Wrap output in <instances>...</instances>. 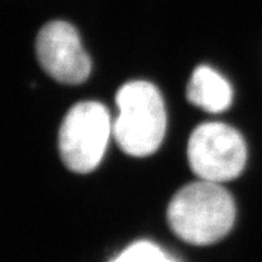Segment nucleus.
<instances>
[{
  "instance_id": "3",
  "label": "nucleus",
  "mask_w": 262,
  "mask_h": 262,
  "mask_svg": "<svg viewBox=\"0 0 262 262\" xmlns=\"http://www.w3.org/2000/svg\"><path fill=\"white\" fill-rule=\"evenodd\" d=\"M113 124L106 107L98 102H80L67 113L59 131V151L71 171L86 174L100 163Z\"/></svg>"
},
{
  "instance_id": "5",
  "label": "nucleus",
  "mask_w": 262,
  "mask_h": 262,
  "mask_svg": "<svg viewBox=\"0 0 262 262\" xmlns=\"http://www.w3.org/2000/svg\"><path fill=\"white\" fill-rule=\"evenodd\" d=\"M36 55L41 69L64 84H79L89 78L91 62L75 28L66 21H51L36 38Z\"/></svg>"
},
{
  "instance_id": "4",
  "label": "nucleus",
  "mask_w": 262,
  "mask_h": 262,
  "mask_svg": "<svg viewBox=\"0 0 262 262\" xmlns=\"http://www.w3.org/2000/svg\"><path fill=\"white\" fill-rule=\"evenodd\" d=\"M246 157L242 135L228 124L209 122L190 135L187 158L201 181L221 183L234 180L245 167Z\"/></svg>"
},
{
  "instance_id": "2",
  "label": "nucleus",
  "mask_w": 262,
  "mask_h": 262,
  "mask_svg": "<svg viewBox=\"0 0 262 262\" xmlns=\"http://www.w3.org/2000/svg\"><path fill=\"white\" fill-rule=\"evenodd\" d=\"M117 104L113 134L119 147L133 157L156 152L166 133V108L158 89L142 80L126 83L118 91Z\"/></svg>"
},
{
  "instance_id": "6",
  "label": "nucleus",
  "mask_w": 262,
  "mask_h": 262,
  "mask_svg": "<svg viewBox=\"0 0 262 262\" xmlns=\"http://www.w3.org/2000/svg\"><path fill=\"white\" fill-rule=\"evenodd\" d=\"M190 103L209 113H221L231 104L233 90L229 82L215 70L200 66L193 73L186 89Z\"/></svg>"
},
{
  "instance_id": "1",
  "label": "nucleus",
  "mask_w": 262,
  "mask_h": 262,
  "mask_svg": "<svg viewBox=\"0 0 262 262\" xmlns=\"http://www.w3.org/2000/svg\"><path fill=\"white\" fill-rule=\"evenodd\" d=\"M235 204L220 183L200 181L177 191L167 209L170 228L191 245H211L231 230Z\"/></svg>"
},
{
  "instance_id": "7",
  "label": "nucleus",
  "mask_w": 262,
  "mask_h": 262,
  "mask_svg": "<svg viewBox=\"0 0 262 262\" xmlns=\"http://www.w3.org/2000/svg\"><path fill=\"white\" fill-rule=\"evenodd\" d=\"M113 262H177L151 242L141 241L128 246Z\"/></svg>"
}]
</instances>
